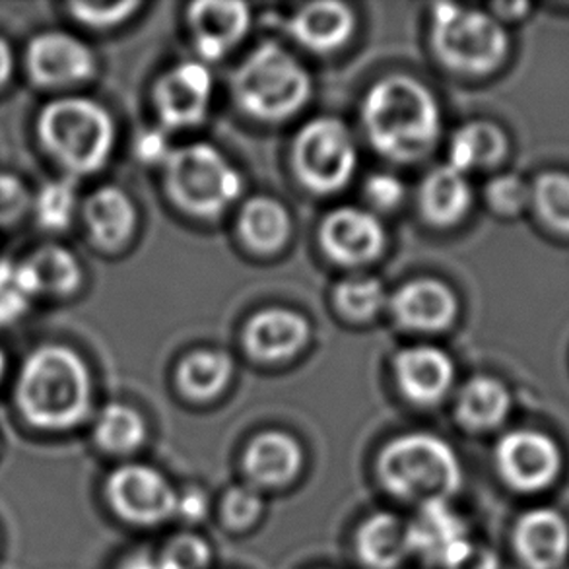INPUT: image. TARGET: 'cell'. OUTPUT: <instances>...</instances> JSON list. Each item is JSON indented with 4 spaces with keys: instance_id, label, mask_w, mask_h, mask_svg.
<instances>
[{
    "instance_id": "15",
    "label": "cell",
    "mask_w": 569,
    "mask_h": 569,
    "mask_svg": "<svg viewBox=\"0 0 569 569\" xmlns=\"http://www.w3.org/2000/svg\"><path fill=\"white\" fill-rule=\"evenodd\" d=\"M187 22L197 53L204 61H218L246 38L251 10L246 2L204 0L189 7Z\"/></svg>"
},
{
    "instance_id": "7",
    "label": "cell",
    "mask_w": 569,
    "mask_h": 569,
    "mask_svg": "<svg viewBox=\"0 0 569 569\" xmlns=\"http://www.w3.org/2000/svg\"><path fill=\"white\" fill-rule=\"evenodd\" d=\"M508 33L493 16L480 10L436 4L431 12V46L447 69L485 77L508 54Z\"/></svg>"
},
{
    "instance_id": "33",
    "label": "cell",
    "mask_w": 569,
    "mask_h": 569,
    "mask_svg": "<svg viewBox=\"0 0 569 569\" xmlns=\"http://www.w3.org/2000/svg\"><path fill=\"white\" fill-rule=\"evenodd\" d=\"M531 199L548 226L569 233V176L558 171L540 176L531 189Z\"/></svg>"
},
{
    "instance_id": "8",
    "label": "cell",
    "mask_w": 569,
    "mask_h": 569,
    "mask_svg": "<svg viewBox=\"0 0 569 569\" xmlns=\"http://www.w3.org/2000/svg\"><path fill=\"white\" fill-rule=\"evenodd\" d=\"M296 176L309 191L332 194L355 178L358 148L347 124L335 117L309 121L293 140Z\"/></svg>"
},
{
    "instance_id": "40",
    "label": "cell",
    "mask_w": 569,
    "mask_h": 569,
    "mask_svg": "<svg viewBox=\"0 0 569 569\" xmlns=\"http://www.w3.org/2000/svg\"><path fill=\"white\" fill-rule=\"evenodd\" d=\"M363 192H366V199L370 200L373 207L379 210H391L402 202L405 186L392 173H373L366 181Z\"/></svg>"
},
{
    "instance_id": "45",
    "label": "cell",
    "mask_w": 569,
    "mask_h": 569,
    "mask_svg": "<svg viewBox=\"0 0 569 569\" xmlns=\"http://www.w3.org/2000/svg\"><path fill=\"white\" fill-rule=\"evenodd\" d=\"M12 67H14L12 51H10L7 41L0 38V86L4 84L12 74Z\"/></svg>"
},
{
    "instance_id": "5",
    "label": "cell",
    "mask_w": 569,
    "mask_h": 569,
    "mask_svg": "<svg viewBox=\"0 0 569 569\" xmlns=\"http://www.w3.org/2000/svg\"><path fill=\"white\" fill-rule=\"evenodd\" d=\"M38 134L47 152L72 173H93L108 162L116 124L108 109L88 98H59L39 113Z\"/></svg>"
},
{
    "instance_id": "1",
    "label": "cell",
    "mask_w": 569,
    "mask_h": 569,
    "mask_svg": "<svg viewBox=\"0 0 569 569\" xmlns=\"http://www.w3.org/2000/svg\"><path fill=\"white\" fill-rule=\"evenodd\" d=\"M362 123L371 147L392 162L422 160L441 134V109L420 80L405 74L371 86L362 103Z\"/></svg>"
},
{
    "instance_id": "26",
    "label": "cell",
    "mask_w": 569,
    "mask_h": 569,
    "mask_svg": "<svg viewBox=\"0 0 569 569\" xmlns=\"http://www.w3.org/2000/svg\"><path fill=\"white\" fill-rule=\"evenodd\" d=\"M292 231L290 214L278 200L254 197L239 214V233L247 246L259 253H274L286 246Z\"/></svg>"
},
{
    "instance_id": "2",
    "label": "cell",
    "mask_w": 569,
    "mask_h": 569,
    "mask_svg": "<svg viewBox=\"0 0 569 569\" xmlns=\"http://www.w3.org/2000/svg\"><path fill=\"white\" fill-rule=\"evenodd\" d=\"M16 397L28 422L43 430H67L90 412L92 379L77 352L47 345L23 362Z\"/></svg>"
},
{
    "instance_id": "38",
    "label": "cell",
    "mask_w": 569,
    "mask_h": 569,
    "mask_svg": "<svg viewBox=\"0 0 569 569\" xmlns=\"http://www.w3.org/2000/svg\"><path fill=\"white\" fill-rule=\"evenodd\" d=\"M486 199L501 214H517L531 202V189L516 176H500L486 186Z\"/></svg>"
},
{
    "instance_id": "42",
    "label": "cell",
    "mask_w": 569,
    "mask_h": 569,
    "mask_svg": "<svg viewBox=\"0 0 569 569\" xmlns=\"http://www.w3.org/2000/svg\"><path fill=\"white\" fill-rule=\"evenodd\" d=\"M208 513L207 493L191 488L187 492L179 493L178 516L189 523H199Z\"/></svg>"
},
{
    "instance_id": "3",
    "label": "cell",
    "mask_w": 569,
    "mask_h": 569,
    "mask_svg": "<svg viewBox=\"0 0 569 569\" xmlns=\"http://www.w3.org/2000/svg\"><path fill=\"white\" fill-rule=\"evenodd\" d=\"M378 477L387 492L420 508L459 492L461 462L447 441L416 431L392 439L379 453Z\"/></svg>"
},
{
    "instance_id": "9",
    "label": "cell",
    "mask_w": 569,
    "mask_h": 569,
    "mask_svg": "<svg viewBox=\"0 0 569 569\" xmlns=\"http://www.w3.org/2000/svg\"><path fill=\"white\" fill-rule=\"evenodd\" d=\"M106 493L117 516L132 525L154 527L178 516L179 493L148 465H124L111 472Z\"/></svg>"
},
{
    "instance_id": "29",
    "label": "cell",
    "mask_w": 569,
    "mask_h": 569,
    "mask_svg": "<svg viewBox=\"0 0 569 569\" xmlns=\"http://www.w3.org/2000/svg\"><path fill=\"white\" fill-rule=\"evenodd\" d=\"M233 373V362L220 350H199L181 360L178 385L192 400H210L226 389Z\"/></svg>"
},
{
    "instance_id": "18",
    "label": "cell",
    "mask_w": 569,
    "mask_h": 569,
    "mask_svg": "<svg viewBox=\"0 0 569 569\" xmlns=\"http://www.w3.org/2000/svg\"><path fill=\"white\" fill-rule=\"evenodd\" d=\"M309 323L292 309H262L249 319L243 342L247 352L262 362H280L308 345Z\"/></svg>"
},
{
    "instance_id": "12",
    "label": "cell",
    "mask_w": 569,
    "mask_h": 569,
    "mask_svg": "<svg viewBox=\"0 0 569 569\" xmlns=\"http://www.w3.org/2000/svg\"><path fill=\"white\" fill-rule=\"evenodd\" d=\"M26 67L38 84H77L96 72V57L82 39L62 31H46L31 39Z\"/></svg>"
},
{
    "instance_id": "28",
    "label": "cell",
    "mask_w": 569,
    "mask_h": 569,
    "mask_svg": "<svg viewBox=\"0 0 569 569\" xmlns=\"http://www.w3.org/2000/svg\"><path fill=\"white\" fill-rule=\"evenodd\" d=\"M511 399L498 379L475 378L465 385L457 400V418L469 430H492L508 416Z\"/></svg>"
},
{
    "instance_id": "14",
    "label": "cell",
    "mask_w": 569,
    "mask_h": 569,
    "mask_svg": "<svg viewBox=\"0 0 569 569\" xmlns=\"http://www.w3.org/2000/svg\"><path fill=\"white\" fill-rule=\"evenodd\" d=\"M319 241L332 261L358 267L378 259L385 246L383 226L376 216L356 207H340L327 214Z\"/></svg>"
},
{
    "instance_id": "17",
    "label": "cell",
    "mask_w": 569,
    "mask_h": 569,
    "mask_svg": "<svg viewBox=\"0 0 569 569\" xmlns=\"http://www.w3.org/2000/svg\"><path fill=\"white\" fill-rule=\"evenodd\" d=\"M389 306L397 323L420 332L443 331L459 311L453 290L433 278H418L400 286Z\"/></svg>"
},
{
    "instance_id": "4",
    "label": "cell",
    "mask_w": 569,
    "mask_h": 569,
    "mask_svg": "<svg viewBox=\"0 0 569 569\" xmlns=\"http://www.w3.org/2000/svg\"><path fill=\"white\" fill-rule=\"evenodd\" d=\"M231 90L247 116L278 123L308 103L313 84L308 70L284 47L262 43L236 70Z\"/></svg>"
},
{
    "instance_id": "46",
    "label": "cell",
    "mask_w": 569,
    "mask_h": 569,
    "mask_svg": "<svg viewBox=\"0 0 569 569\" xmlns=\"http://www.w3.org/2000/svg\"><path fill=\"white\" fill-rule=\"evenodd\" d=\"M2 373H4V355L0 350V379H2Z\"/></svg>"
},
{
    "instance_id": "37",
    "label": "cell",
    "mask_w": 569,
    "mask_h": 569,
    "mask_svg": "<svg viewBox=\"0 0 569 569\" xmlns=\"http://www.w3.org/2000/svg\"><path fill=\"white\" fill-rule=\"evenodd\" d=\"M139 8V2H74L70 12L90 28H111L131 18Z\"/></svg>"
},
{
    "instance_id": "19",
    "label": "cell",
    "mask_w": 569,
    "mask_h": 569,
    "mask_svg": "<svg viewBox=\"0 0 569 569\" xmlns=\"http://www.w3.org/2000/svg\"><path fill=\"white\" fill-rule=\"evenodd\" d=\"M513 545L529 569H558L569 555V525L555 509H535L519 519Z\"/></svg>"
},
{
    "instance_id": "31",
    "label": "cell",
    "mask_w": 569,
    "mask_h": 569,
    "mask_svg": "<svg viewBox=\"0 0 569 569\" xmlns=\"http://www.w3.org/2000/svg\"><path fill=\"white\" fill-rule=\"evenodd\" d=\"M335 301L345 316L366 321L378 316L383 309L387 303V292L378 278H347L337 286Z\"/></svg>"
},
{
    "instance_id": "13",
    "label": "cell",
    "mask_w": 569,
    "mask_h": 569,
    "mask_svg": "<svg viewBox=\"0 0 569 569\" xmlns=\"http://www.w3.org/2000/svg\"><path fill=\"white\" fill-rule=\"evenodd\" d=\"M410 552L422 562L449 569L469 552L467 525L443 501L426 503L408 523Z\"/></svg>"
},
{
    "instance_id": "24",
    "label": "cell",
    "mask_w": 569,
    "mask_h": 569,
    "mask_svg": "<svg viewBox=\"0 0 569 569\" xmlns=\"http://www.w3.org/2000/svg\"><path fill=\"white\" fill-rule=\"evenodd\" d=\"M26 290L33 296H69L82 282V270L77 257L64 247H39L38 251L18 264Z\"/></svg>"
},
{
    "instance_id": "21",
    "label": "cell",
    "mask_w": 569,
    "mask_h": 569,
    "mask_svg": "<svg viewBox=\"0 0 569 569\" xmlns=\"http://www.w3.org/2000/svg\"><path fill=\"white\" fill-rule=\"evenodd\" d=\"M355 14L342 2H313L301 7L288 22V33L317 53L345 46L355 30Z\"/></svg>"
},
{
    "instance_id": "36",
    "label": "cell",
    "mask_w": 569,
    "mask_h": 569,
    "mask_svg": "<svg viewBox=\"0 0 569 569\" xmlns=\"http://www.w3.org/2000/svg\"><path fill=\"white\" fill-rule=\"evenodd\" d=\"M31 296L23 286L18 264L0 261V325L10 323L22 316Z\"/></svg>"
},
{
    "instance_id": "41",
    "label": "cell",
    "mask_w": 569,
    "mask_h": 569,
    "mask_svg": "<svg viewBox=\"0 0 569 569\" xmlns=\"http://www.w3.org/2000/svg\"><path fill=\"white\" fill-rule=\"evenodd\" d=\"M171 150L173 148L170 147L166 132L156 131V129L140 132L134 140V154L142 162L163 163L171 154Z\"/></svg>"
},
{
    "instance_id": "34",
    "label": "cell",
    "mask_w": 569,
    "mask_h": 569,
    "mask_svg": "<svg viewBox=\"0 0 569 569\" xmlns=\"http://www.w3.org/2000/svg\"><path fill=\"white\" fill-rule=\"evenodd\" d=\"M261 493L253 486H233L223 493L220 503L222 523L230 531H247L251 529L262 513Z\"/></svg>"
},
{
    "instance_id": "44",
    "label": "cell",
    "mask_w": 569,
    "mask_h": 569,
    "mask_svg": "<svg viewBox=\"0 0 569 569\" xmlns=\"http://www.w3.org/2000/svg\"><path fill=\"white\" fill-rule=\"evenodd\" d=\"M119 569H162L160 568V562H158V558L150 555V552H144V550H140L137 555L129 556L127 560H124Z\"/></svg>"
},
{
    "instance_id": "30",
    "label": "cell",
    "mask_w": 569,
    "mask_h": 569,
    "mask_svg": "<svg viewBox=\"0 0 569 569\" xmlns=\"http://www.w3.org/2000/svg\"><path fill=\"white\" fill-rule=\"evenodd\" d=\"M93 436L108 453H132L147 441V423L134 408L113 402L101 410Z\"/></svg>"
},
{
    "instance_id": "25",
    "label": "cell",
    "mask_w": 569,
    "mask_h": 569,
    "mask_svg": "<svg viewBox=\"0 0 569 569\" xmlns=\"http://www.w3.org/2000/svg\"><path fill=\"white\" fill-rule=\"evenodd\" d=\"M472 204L467 173L455 170L449 163L428 173L420 187V210L433 226H453L462 220Z\"/></svg>"
},
{
    "instance_id": "35",
    "label": "cell",
    "mask_w": 569,
    "mask_h": 569,
    "mask_svg": "<svg viewBox=\"0 0 569 569\" xmlns=\"http://www.w3.org/2000/svg\"><path fill=\"white\" fill-rule=\"evenodd\" d=\"M162 569H204L210 563V547L197 535H179L158 556Z\"/></svg>"
},
{
    "instance_id": "10",
    "label": "cell",
    "mask_w": 569,
    "mask_h": 569,
    "mask_svg": "<svg viewBox=\"0 0 569 569\" xmlns=\"http://www.w3.org/2000/svg\"><path fill=\"white\" fill-rule=\"evenodd\" d=\"M496 462L501 478L519 492H539L555 482L562 469V453L539 431L517 430L500 439Z\"/></svg>"
},
{
    "instance_id": "11",
    "label": "cell",
    "mask_w": 569,
    "mask_h": 569,
    "mask_svg": "<svg viewBox=\"0 0 569 569\" xmlns=\"http://www.w3.org/2000/svg\"><path fill=\"white\" fill-rule=\"evenodd\" d=\"M212 74L202 62H181L168 70L154 88V103L163 127L191 129L208 116Z\"/></svg>"
},
{
    "instance_id": "20",
    "label": "cell",
    "mask_w": 569,
    "mask_h": 569,
    "mask_svg": "<svg viewBox=\"0 0 569 569\" xmlns=\"http://www.w3.org/2000/svg\"><path fill=\"white\" fill-rule=\"evenodd\" d=\"M303 467V449L284 431H264L247 446L243 470L251 486L280 488L290 485Z\"/></svg>"
},
{
    "instance_id": "32",
    "label": "cell",
    "mask_w": 569,
    "mask_h": 569,
    "mask_svg": "<svg viewBox=\"0 0 569 569\" xmlns=\"http://www.w3.org/2000/svg\"><path fill=\"white\" fill-rule=\"evenodd\" d=\"M78 189L72 179H57L47 186L36 197V218L47 230H62L72 222L77 210Z\"/></svg>"
},
{
    "instance_id": "23",
    "label": "cell",
    "mask_w": 569,
    "mask_h": 569,
    "mask_svg": "<svg viewBox=\"0 0 569 569\" xmlns=\"http://www.w3.org/2000/svg\"><path fill=\"white\" fill-rule=\"evenodd\" d=\"M356 552L366 568H400L412 556L408 523L387 511L373 513L356 532Z\"/></svg>"
},
{
    "instance_id": "6",
    "label": "cell",
    "mask_w": 569,
    "mask_h": 569,
    "mask_svg": "<svg viewBox=\"0 0 569 569\" xmlns=\"http://www.w3.org/2000/svg\"><path fill=\"white\" fill-rule=\"evenodd\" d=\"M163 181L170 199L197 218L222 214L241 194L239 171L204 142L173 148L163 162Z\"/></svg>"
},
{
    "instance_id": "43",
    "label": "cell",
    "mask_w": 569,
    "mask_h": 569,
    "mask_svg": "<svg viewBox=\"0 0 569 569\" xmlns=\"http://www.w3.org/2000/svg\"><path fill=\"white\" fill-rule=\"evenodd\" d=\"M449 569H500V560L490 548L472 542L469 552Z\"/></svg>"
},
{
    "instance_id": "16",
    "label": "cell",
    "mask_w": 569,
    "mask_h": 569,
    "mask_svg": "<svg viewBox=\"0 0 569 569\" xmlns=\"http://www.w3.org/2000/svg\"><path fill=\"white\" fill-rule=\"evenodd\" d=\"M395 379L400 391L420 407H431L455 381V363L441 348L418 345L400 350L395 358Z\"/></svg>"
},
{
    "instance_id": "22",
    "label": "cell",
    "mask_w": 569,
    "mask_h": 569,
    "mask_svg": "<svg viewBox=\"0 0 569 569\" xmlns=\"http://www.w3.org/2000/svg\"><path fill=\"white\" fill-rule=\"evenodd\" d=\"M84 220L96 246L106 251H117L132 238L137 210L123 189L101 187L86 199Z\"/></svg>"
},
{
    "instance_id": "27",
    "label": "cell",
    "mask_w": 569,
    "mask_h": 569,
    "mask_svg": "<svg viewBox=\"0 0 569 569\" xmlns=\"http://www.w3.org/2000/svg\"><path fill=\"white\" fill-rule=\"evenodd\" d=\"M508 152V137L498 124L469 123L455 132L449 144V166L467 171L492 168L503 160Z\"/></svg>"
},
{
    "instance_id": "39",
    "label": "cell",
    "mask_w": 569,
    "mask_h": 569,
    "mask_svg": "<svg viewBox=\"0 0 569 569\" xmlns=\"http://www.w3.org/2000/svg\"><path fill=\"white\" fill-rule=\"evenodd\" d=\"M30 207V192L20 179L0 173V226H10Z\"/></svg>"
}]
</instances>
